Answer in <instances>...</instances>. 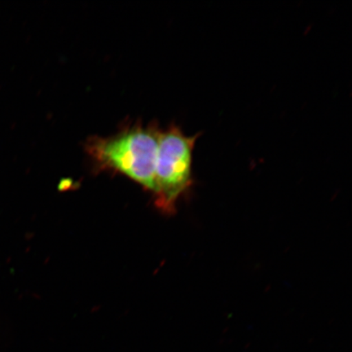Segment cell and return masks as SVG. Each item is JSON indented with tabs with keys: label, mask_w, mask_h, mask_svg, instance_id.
I'll list each match as a JSON object with an SVG mask.
<instances>
[{
	"label": "cell",
	"mask_w": 352,
	"mask_h": 352,
	"mask_svg": "<svg viewBox=\"0 0 352 352\" xmlns=\"http://www.w3.org/2000/svg\"><path fill=\"white\" fill-rule=\"evenodd\" d=\"M198 136L186 135L175 125L161 131L154 191L158 208L170 212L178 198L190 187L192 153Z\"/></svg>",
	"instance_id": "7a4b0ae2"
},
{
	"label": "cell",
	"mask_w": 352,
	"mask_h": 352,
	"mask_svg": "<svg viewBox=\"0 0 352 352\" xmlns=\"http://www.w3.org/2000/svg\"><path fill=\"white\" fill-rule=\"evenodd\" d=\"M161 131L157 123H129L116 134L88 138L85 151L98 169L116 170L154 192Z\"/></svg>",
	"instance_id": "6da1fadb"
}]
</instances>
